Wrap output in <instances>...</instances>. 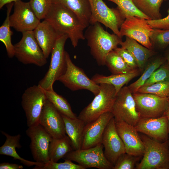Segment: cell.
Wrapping results in <instances>:
<instances>
[{
	"instance_id": "obj_8",
	"label": "cell",
	"mask_w": 169,
	"mask_h": 169,
	"mask_svg": "<svg viewBox=\"0 0 169 169\" xmlns=\"http://www.w3.org/2000/svg\"><path fill=\"white\" fill-rule=\"evenodd\" d=\"M65 55L66 69L58 80L71 90H85L91 92L95 96L97 95L99 92V85L89 78L82 69L73 63L66 51Z\"/></svg>"
},
{
	"instance_id": "obj_26",
	"label": "cell",
	"mask_w": 169,
	"mask_h": 169,
	"mask_svg": "<svg viewBox=\"0 0 169 169\" xmlns=\"http://www.w3.org/2000/svg\"><path fill=\"white\" fill-rule=\"evenodd\" d=\"M139 73V70L137 69L128 73L112 74L108 76L96 74L92 77L91 79L98 84H106L113 85L115 89L116 95L125 84L137 76Z\"/></svg>"
},
{
	"instance_id": "obj_10",
	"label": "cell",
	"mask_w": 169,
	"mask_h": 169,
	"mask_svg": "<svg viewBox=\"0 0 169 169\" xmlns=\"http://www.w3.org/2000/svg\"><path fill=\"white\" fill-rule=\"evenodd\" d=\"M47 99L45 90L38 85L27 88L22 96L21 105L28 127L39 124L44 106Z\"/></svg>"
},
{
	"instance_id": "obj_11",
	"label": "cell",
	"mask_w": 169,
	"mask_h": 169,
	"mask_svg": "<svg viewBox=\"0 0 169 169\" xmlns=\"http://www.w3.org/2000/svg\"><path fill=\"white\" fill-rule=\"evenodd\" d=\"M103 148V145L100 143L89 148L73 150L63 158L77 162L85 169H113L114 165L105 157Z\"/></svg>"
},
{
	"instance_id": "obj_32",
	"label": "cell",
	"mask_w": 169,
	"mask_h": 169,
	"mask_svg": "<svg viewBox=\"0 0 169 169\" xmlns=\"http://www.w3.org/2000/svg\"><path fill=\"white\" fill-rule=\"evenodd\" d=\"M165 59L162 58H157L147 66L140 77L136 81L128 86L133 93L137 92L139 89L142 86L152 73L164 63Z\"/></svg>"
},
{
	"instance_id": "obj_25",
	"label": "cell",
	"mask_w": 169,
	"mask_h": 169,
	"mask_svg": "<svg viewBox=\"0 0 169 169\" xmlns=\"http://www.w3.org/2000/svg\"><path fill=\"white\" fill-rule=\"evenodd\" d=\"M72 11L87 28L90 25L91 13L89 0H51Z\"/></svg>"
},
{
	"instance_id": "obj_36",
	"label": "cell",
	"mask_w": 169,
	"mask_h": 169,
	"mask_svg": "<svg viewBox=\"0 0 169 169\" xmlns=\"http://www.w3.org/2000/svg\"><path fill=\"white\" fill-rule=\"evenodd\" d=\"M150 38L152 44L160 48H165L169 45V30L153 28Z\"/></svg>"
},
{
	"instance_id": "obj_1",
	"label": "cell",
	"mask_w": 169,
	"mask_h": 169,
	"mask_svg": "<svg viewBox=\"0 0 169 169\" xmlns=\"http://www.w3.org/2000/svg\"><path fill=\"white\" fill-rule=\"evenodd\" d=\"M44 19L59 34H67L74 48L79 40L85 39L84 31L86 27L74 12L62 5L52 3Z\"/></svg>"
},
{
	"instance_id": "obj_15",
	"label": "cell",
	"mask_w": 169,
	"mask_h": 169,
	"mask_svg": "<svg viewBox=\"0 0 169 169\" xmlns=\"http://www.w3.org/2000/svg\"><path fill=\"white\" fill-rule=\"evenodd\" d=\"M14 11L10 16L11 27L22 33L33 31L40 22L32 9L29 2L18 0L14 2Z\"/></svg>"
},
{
	"instance_id": "obj_9",
	"label": "cell",
	"mask_w": 169,
	"mask_h": 169,
	"mask_svg": "<svg viewBox=\"0 0 169 169\" xmlns=\"http://www.w3.org/2000/svg\"><path fill=\"white\" fill-rule=\"evenodd\" d=\"M111 112L115 120H123L135 126L141 118L128 86L123 87L116 95Z\"/></svg>"
},
{
	"instance_id": "obj_20",
	"label": "cell",
	"mask_w": 169,
	"mask_h": 169,
	"mask_svg": "<svg viewBox=\"0 0 169 169\" xmlns=\"http://www.w3.org/2000/svg\"><path fill=\"white\" fill-rule=\"evenodd\" d=\"M113 117L112 113L108 112L102 114L95 120L86 124L84 130L81 149L93 147L101 143L105 128Z\"/></svg>"
},
{
	"instance_id": "obj_47",
	"label": "cell",
	"mask_w": 169,
	"mask_h": 169,
	"mask_svg": "<svg viewBox=\"0 0 169 169\" xmlns=\"http://www.w3.org/2000/svg\"></svg>"
},
{
	"instance_id": "obj_12",
	"label": "cell",
	"mask_w": 169,
	"mask_h": 169,
	"mask_svg": "<svg viewBox=\"0 0 169 169\" xmlns=\"http://www.w3.org/2000/svg\"><path fill=\"white\" fill-rule=\"evenodd\" d=\"M133 95L141 118H155L165 115L169 98L137 92L133 93Z\"/></svg>"
},
{
	"instance_id": "obj_4",
	"label": "cell",
	"mask_w": 169,
	"mask_h": 169,
	"mask_svg": "<svg viewBox=\"0 0 169 169\" xmlns=\"http://www.w3.org/2000/svg\"><path fill=\"white\" fill-rule=\"evenodd\" d=\"M68 38L67 34H60L56 41L51 53V60L48 70L38 84L45 90H53L54 83L66 70L67 62L64 47Z\"/></svg>"
},
{
	"instance_id": "obj_22",
	"label": "cell",
	"mask_w": 169,
	"mask_h": 169,
	"mask_svg": "<svg viewBox=\"0 0 169 169\" xmlns=\"http://www.w3.org/2000/svg\"><path fill=\"white\" fill-rule=\"evenodd\" d=\"M2 133L6 137L4 144L0 147V154L12 157L14 160H18L21 163L28 166L35 165L39 167L43 166L44 164L28 161L21 157L17 153L16 149L20 148L21 146L20 143L21 137L20 134L11 136L3 131Z\"/></svg>"
},
{
	"instance_id": "obj_38",
	"label": "cell",
	"mask_w": 169,
	"mask_h": 169,
	"mask_svg": "<svg viewBox=\"0 0 169 169\" xmlns=\"http://www.w3.org/2000/svg\"><path fill=\"white\" fill-rule=\"evenodd\" d=\"M140 156L126 153L121 155L118 158L113 169H134Z\"/></svg>"
},
{
	"instance_id": "obj_29",
	"label": "cell",
	"mask_w": 169,
	"mask_h": 169,
	"mask_svg": "<svg viewBox=\"0 0 169 169\" xmlns=\"http://www.w3.org/2000/svg\"><path fill=\"white\" fill-rule=\"evenodd\" d=\"M44 90L47 100L62 115L71 118L77 117L64 98L58 94L53 89Z\"/></svg>"
},
{
	"instance_id": "obj_7",
	"label": "cell",
	"mask_w": 169,
	"mask_h": 169,
	"mask_svg": "<svg viewBox=\"0 0 169 169\" xmlns=\"http://www.w3.org/2000/svg\"><path fill=\"white\" fill-rule=\"evenodd\" d=\"M89 1L91 13L90 25L99 22L121 37L120 28L126 18L118 8H110L103 0Z\"/></svg>"
},
{
	"instance_id": "obj_5",
	"label": "cell",
	"mask_w": 169,
	"mask_h": 169,
	"mask_svg": "<svg viewBox=\"0 0 169 169\" xmlns=\"http://www.w3.org/2000/svg\"><path fill=\"white\" fill-rule=\"evenodd\" d=\"M99 93L77 117L86 124L98 118L104 113L111 112L116 95L114 87L106 84H99Z\"/></svg>"
},
{
	"instance_id": "obj_45",
	"label": "cell",
	"mask_w": 169,
	"mask_h": 169,
	"mask_svg": "<svg viewBox=\"0 0 169 169\" xmlns=\"http://www.w3.org/2000/svg\"><path fill=\"white\" fill-rule=\"evenodd\" d=\"M166 59L167 60V63L169 64V52L168 53L166 56Z\"/></svg>"
},
{
	"instance_id": "obj_41",
	"label": "cell",
	"mask_w": 169,
	"mask_h": 169,
	"mask_svg": "<svg viewBox=\"0 0 169 169\" xmlns=\"http://www.w3.org/2000/svg\"><path fill=\"white\" fill-rule=\"evenodd\" d=\"M168 15L163 18L156 20H146L147 23L153 28L169 30V8Z\"/></svg>"
},
{
	"instance_id": "obj_44",
	"label": "cell",
	"mask_w": 169,
	"mask_h": 169,
	"mask_svg": "<svg viewBox=\"0 0 169 169\" xmlns=\"http://www.w3.org/2000/svg\"><path fill=\"white\" fill-rule=\"evenodd\" d=\"M165 115H166L167 116V118L168 122V125H169V102H168V107L166 110V112L165 113Z\"/></svg>"
},
{
	"instance_id": "obj_27",
	"label": "cell",
	"mask_w": 169,
	"mask_h": 169,
	"mask_svg": "<svg viewBox=\"0 0 169 169\" xmlns=\"http://www.w3.org/2000/svg\"><path fill=\"white\" fill-rule=\"evenodd\" d=\"M73 150L74 149L71 141L67 135L61 138H53L50 143L49 151V160L57 162Z\"/></svg>"
},
{
	"instance_id": "obj_14",
	"label": "cell",
	"mask_w": 169,
	"mask_h": 169,
	"mask_svg": "<svg viewBox=\"0 0 169 169\" xmlns=\"http://www.w3.org/2000/svg\"><path fill=\"white\" fill-rule=\"evenodd\" d=\"M30 139V147L33 159L45 164L49 161V151L53 138L39 124L28 127L26 131Z\"/></svg>"
},
{
	"instance_id": "obj_28",
	"label": "cell",
	"mask_w": 169,
	"mask_h": 169,
	"mask_svg": "<svg viewBox=\"0 0 169 169\" xmlns=\"http://www.w3.org/2000/svg\"><path fill=\"white\" fill-rule=\"evenodd\" d=\"M14 5V2L7 4V15L5 19L0 27V40L4 45L7 55L10 58L15 56L14 47L12 43L13 33L11 30L10 23V14Z\"/></svg>"
},
{
	"instance_id": "obj_34",
	"label": "cell",
	"mask_w": 169,
	"mask_h": 169,
	"mask_svg": "<svg viewBox=\"0 0 169 169\" xmlns=\"http://www.w3.org/2000/svg\"><path fill=\"white\" fill-rule=\"evenodd\" d=\"M137 92L153 94L162 97L169 98V80L142 86Z\"/></svg>"
},
{
	"instance_id": "obj_19",
	"label": "cell",
	"mask_w": 169,
	"mask_h": 169,
	"mask_svg": "<svg viewBox=\"0 0 169 169\" xmlns=\"http://www.w3.org/2000/svg\"><path fill=\"white\" fill-rule=\"evenodd\" d=\"M140 132L159 141L168 139L169 128L166 115L155 118H141L135 126Z\"/></svg>"
},
{
	"instance_id": "obj_23",
	"label": "cell",
	"mask_w": 169,
	"mask_h": 169,
	"mask_svg": "<svg viewBox=\"0 0 169 169\" xmlns=\"http://www.w3.org/2000/svg\"><path fill=\"white\" fill-rule=\"evenodd\" d=\"M120 45L121 47L127 50L134 57L138 68L142 71L148 59L153 55L155 52L141 45L135 40L125 37V40Z\"/></svg>"
},
{
	"instance_id": "obj_33",
	"label": "cell",
	"mask_w": 169,
	"mask_h": 169,
	"mask_svg": "<svg viewBox=\"0 0 169 169\" xmlns=\"http://www.w3.org/2000/svg\"><path fill=\"white\" fill-rule=\"evenodd\" d=\"M116 4L117 7L125 17L135 16L150 20V18L140 11L134 4L133 0H107Z\"/></svg>"
},
{
	"instance_id": "obj_6",
	"label": "cell",
	"mask_w": 169,
	"mask_h": 169,
	"mask_svg": "<svg viewBox=\"0 0 169 169\" xmlns=\"http://www.w3.org/2000/svg\"><path fill=\"white\" fill-rule=\"evenodd\" d=\"M20 40L14 45L15 56L24 64H33L41 67L47 63V58L38 44L33 31L23 32Z\"/></svg>"
},
{
	"instance_id": "obj_21",
	"label": "cell",
	"mask_w": 169,
	"mask_h": 169,
	"mask_svg": "<svg viewBox=\"0 0 169 169\" xmlns=\"http://www.w3.org/2000/svg\"><path fill=\"white\" fill-rule=\"evenodd\" d=\"M35 39L45 57L51 53L59 34L47 20L40 22L33 30Z\"/></svg>"
},
{
	"instance_id": "obj_30",
	"label": "cell",
	"mask_w": 169,
	"mask_h": 169,
	"mask_svg": "<svg viewBox=\"0 0 169 169\" xmlns=\"http://www.w3.org/2000/svg\"><path fill=\"white\" fill-rule=\"evenodd\" d=\"M164 0H133L136 7L151 20L161 18L160 8Z\"/></svg>"
},
{
	"instance_id": "obj_13",
	"label": "cell",
	"mask_w": 169,
	"mask_h": 169,
	"mask_svg": "<svg viewBox=\"0 0 169 169\" xmlns=\"http://www.w3.org/2000/svg\"><path fill=\"white\" fill-rule=\"evenodd\" d=\"M153 28L145 18L135 16L127 17L120 29L122 37L132 38L146 48L151 49L150 36Z\"/></svg>"
},
{
	"instance_id": "obj_37",
	"label": "cell",
	"mask_w": 169,
	"mask_h": 169,
	"mask_svg": "<svg viewBox=\"0 0 169 169\" xmlns=\"http://www.w3.org/2000/svg\"><path fill=\"white\" fill-rule=\"evenodd\" d=\"M167 80H169V64L164 63L152 73L143 86Z\"/></svg>"
},
{
	"instance_id": "obj_42",
	"label": "cell",
	"mask_w": 169,
	"mask_h": 169,
	"mask_svg": "<svg viewBox=\"0 0 169 169\" xmlns=\"http://www.w3.org/2000/svg\"><path fill=\"white\" fill-rule=\"evenodd\" d=\"M23 168L22 165L17 164L3 162L0 164V169H22Z\"/></svg>"
},
{
	"instance_id": "obj_16",
	"label": "cell",
	"mask_w": 169,
	"mask_h": 169,
	"mask_svg": "<svg viewBox=\"0 0 169 169\" xmlns=\"http://www.w3.org/2000/svg\"><path fill=\"white\" fill-rule=\"evenodd\" d=\"M101 143L105 157L114 166L120 156L126 153L124 145L117 131L114 117L105 128Z\"/></svg>"
},
{
	"instance_id": "obj_40",
	"label": "cell",
	"mask_w": 169,
	"mask_h": 169,
	"mask_svg": "<svg viewBox=\"0 0 169 169\" xmlns=\"http://www.w3.org/2000/svg\"><path fill=\"white\" fill-rule=\"evenodd\" d=\"M114 50L130 67L134 69H138L134 57L127 50L122 47H117Z\"/></svg>"
},
{
	"instance_id": "obj_17",
	"label": "cell",
	"mask_w": 169,
	"mask_h": 169,
	"mask_svg": "<svg viewBox=\"0 0 169 169\" xmlns=\"http://www.w3.org/2000/svg\"><path fill=\"white\" fill-rule=\"evenodd\" d=\"M39 123L53 138H61L66 135L61 114L48 100L44 106Z\"/></svg>"
},
{
	"instance_id": "obj_3",
	"label": "cell",
	"mask_w": 169,
	"mask_h": 169,
	"mask_svg": "<svg viewBox=\"0 0 169 169\" xmlns=\"http://www.w3.org/2000/svg\"><path fill=\"white\" fill-rule=\"evenodd\" d=\"M145 149L137 169H169V140L161 142L145 134L140 136Z\"/></svg>"
},
{
	"instance_id": "obj_31",
	"label": "cell",
	"mask_w": 169,
	"mask_h": 169,
	"mask_svg": "<svg viewBox=\"0 0 169 169\" xmlns=\"http://www.w3.org/2000/svg\"><path fill=\"white\" fill-rule=\"evenodd\" d=\"M105 65L113 74H126L136 69L130 67L115 50L110 52L107 55Z\"/></svg>"
},
{
	"instance_id": "obj_46",
	"label": "cell",
	"mask_w": 169,
	"mask_h": 169,
	"mask_svg": "<svg viewBox=\"0 0 169 169\" xmlns=\"http://www.w3.org/2000/svg\"><path fill=\"white\" fill-rule=\"evenodd\" d=\"M166 0H164V1H166Z\"/></svg>"
},
{
	"instance_id": "obj_43",
	"label": "cell",
	"mask_w": 169,
	"mask_h": 169,
	"mask_svg": "<svg viewBox=\"0 0 169 169\" xmlns=\"http://www.w3.org/2000/svg\"><path fill=\"white\" fill-rule=\"evenodd\" d=\"M18 0H0V8H2L5 5Z\"/></svg>"
},
{
	"instance_id": "obj_35",
	"label": "cell",
	"mask_w": 169,
	"mask_h": 169,
	"mask_svg": "<svg viewBox=\"0 0 169 169\" xmlns=\"http://www.w3.org/2000/svg\"><path fill=\"white\" fill-rule=\"evenodd\" d=\"M30 6L37 17L44 19L51 7V0H30Z\"/></svg>"
},
{
	"instance_id": "obj_24",
	"label": "cell",
	"mask_w": 169,
	"mask_h": 169,
	"mask_svg": "<svg viewBox=\"0 0 169 169\" xmlns=\"http://www.w3.org/2000/svg\"><path fill=\"white\" fill-rule=\"evenodd\" d=\"M62 115L66 134L70 138L74 150L81 149L84 130L86 124L78 117L71 118Z\"/></svg>"
},
{
	"instance_id": "obj_18",
	"label": "cell",
	"mask_w": 169,
	"mask_h": 169,
	"mask_svg": "<svg viewBox=\"0 0 169 169\" xmlns=\"http://www.w3.org/2000/svg\"><path fill=\"white\" fill-rule=\"evenodd\" d=\"M117 133L124 145L126 153L136 156H143V142L135 126L123 120H115Z\"/></svg>"
},
{
	"instance_id": "obj_39",
	"label": "cell",
	"mask_w": 169,
	"mask_h": 169,
	"mask_svg": "<svg viewBox=\"0 0 169 169\" xmlns=\"http://www.w3.org/2000/svg\"><path fill=\"white\" fill-rule=\"evenodd\" d=\"M63 162L57 163L49 161L41 167L35 166V169H85L82 166L73 163L71 161L65 160Z\"/></svg>"
},
{
	"instance_id": "obj_2",
	"label": "cell",
	"mask_w": 169,
	"mask_h": 169,
	"mask_svg": "<svg viewBox=\"0 0 169 169\" xmlns=\"http://www.w3.org/2000/svg\"><path fill=\"white\" fill-rule=\"evenodd\" d=\"M100 23L96 22L87 28L84 36L91 54L100 66L105 65L107 54L122 41L121 37L105 30Z\"/></svg>"
}]
</instances>
